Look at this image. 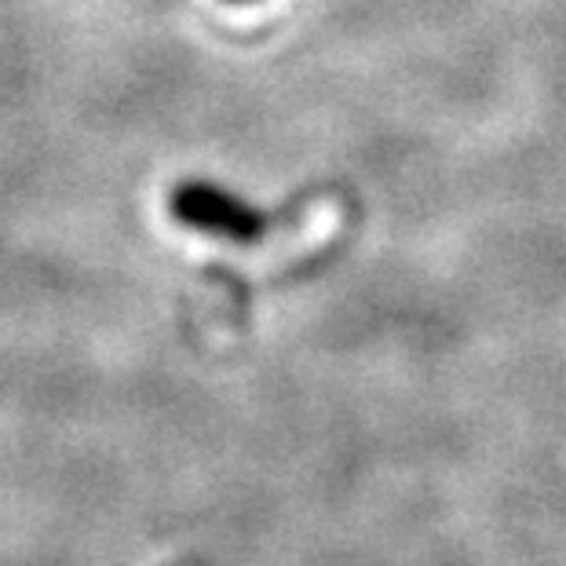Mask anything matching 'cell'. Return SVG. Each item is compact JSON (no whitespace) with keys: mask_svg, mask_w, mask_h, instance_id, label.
Listing matches in <instances>:
<instances>
[{"mask_svg":"<svg viewBox=\"0 0 566 566\" xmlns=\"http://www.w3.org/2000/svg\"><path fill=\"white\" fill-rule=\"evenodd\" d=\"M234 4H249V0H234Z\"/></svg>","mask_w":566,"mask_h":566,"instance_id":"cell-2","label":"cell"},{"mask_svg":"<svg viewBox=\"0 0 566 566\" xmlns=\"http://www.w3.org/2000/svg\"><path fill=\"white\" fill-rule=\"evenodd\" d=\"M172 216L179 223L195 227L201 234L227 238V242H260L271 231V216L238 198L234 190H223L205 179H190V184L176 187L172 195Z\"/></svg>","mask_w":566,"mask_h":566,"instance_id":"cell-1","label":"cell"}]
</instances>
